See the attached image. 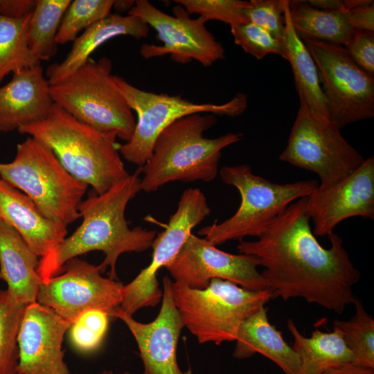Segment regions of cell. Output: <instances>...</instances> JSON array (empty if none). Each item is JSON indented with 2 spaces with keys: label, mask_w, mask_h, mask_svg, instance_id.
<instances>
[{
  "label": "cell",
  "mask_w": 374,
  "mask_h": 374,
  "mask_svg": "<svg viewBox=\"0 0 374 374\" xmlns=\"http://www.w3.org/2000/svg\"><path fill=\"white\" fill-rule=\"evenodd\" d=\"M307 197L292 202L256 240H240L238 252L257 259L271 299L300 297L336 313L353 303L360 271L342 238L332 233L328 249L314 235Z\"/></svg>",
  "instance_id": "6da1fadb"
},
{
  "label": "cell",
  "mask_w": 374,
  "mask_h": 374,
  "mask_svg": "<svg viewBox=\"0 0 374 374\" xmlns=\"http://www.w3.org/2000/svg\"><path fill=\"white\" fill-rule=\"evenodd\" d=\"M171 288L184 327L199 344L235 341L241 323L271 299L269 290L251 291L219 278L204 289L175 281Z\"/></svg>",
  "instance_id": "52a82bcc"
},
{
  "label": "cell",
  "mask_w": 374,
  "mask_h": 374,
  "mask_svg": "<svg viewBox=\"0 0 374 374\" xmlns=\"http://www.w3.org/2000/svg\"><path fill=\"white\" fill-rule=\"evenodd\" d=\"M307 2L312 7L321 10H338L342 8L340 0H309Z\"/></svg>",
  "instance_id": "ab89813d"
},
{
  "label": "cell",
  "mask_w": 374,
  "mask_h": 374,
  "mask_svg": "<svg viewBox=\"0 0 374 374\" xmlns=\"http://www.w3.org/2000/svg\"><path fill=\"white\" fill-rule=\"evenodd\" d=\"M18 132L50 148L75 179L102 194L127 177L114 134L101 132L54 104L39 122L20 126Z\"/></svg>",
  "instance_id": "277c9868"
},
{
  "label": "cell",
  "mask_w": 374,
  "mask_h": 374,
  "mask_svg": "<svg viewBox=\"0 0 374 374\" xmlns=\"http://www.w3.org/2000/svg\"><path fill=\"white\" fill-rule=\"evenodd\" d=\"M0 220L13 227L42 258L66 237V226L46 217L24 193L0 178Z\"/></svg>",
  "instance_id": "ffe728a7"
},
{
  "label": "cell",
  "mask_w": 374,
  "mask_h": 374,
  "mask_svg": "<svg viewBox=\"0 0 374 374\" xmlns=\"http://www.w3.org/2000/svg\"><path fill=\"white\" fill-rule=\"evenodd\" d=\"M294 344L293 349L301 358L296 374H323L328 370L353 362V355L345 344L340 332H324L318 329L310 337L303 336L292 319L287 321Z\"/></svg>",
  "instance_id": "d4e9b609"
},
{
  "label": "cell",
  "mask_w": 374,
  "mask_h": 374,
  "mask_svg": "<svg viewBox=\"0 0 374 374\" xmlns=\"http://www.w3.org/2000/svg\"><path fill=\"white\" fill-rule=\"evenodd\" d=\"M210 213L206 196L199 188H190L182 193L176 211L170 215L165 229L153 240L150 265L124 285L119 306L121 310L133 316L141 308L159 303L163 291L157 278L158 271L175 258L193 229Z\"/></svg>",
  "instance_id": "7c38bea8"
},
{
  "label": "cell",
  "mask_w": 374,
  "mask_h": 374,
  "mask_svg": "<svg viewBox=\"0 0 374 374\" xmlns=\"http://www.w3.org/2000/svg\"><path fill=\"white\" fill-rule=\"evenodd\" d=\"M32 13L21 18H10L0 14V82L19 69L41 64L32 54L28 44Z\"/></svg>",
  "instance_id": "83f0119b"
},
{
  "label": "cell",
  "mask_w": 374,
  "mask_h": 374,
  "mask_svg": "<svg viewBox=\"0 0 374 374\" xmlns=\"http://www.w3.org/2000/svg\"><path fill=\"white\" fill-rule=\"evenodd\" d=\"M317 68L330 118L340 128L374 116V78L358 66L343 46L302 39Z\"/></svg>",
  "instance_id": "8fae6325"
},
{
  "label": "cell",
  "mask_w": 374,
  "mask_h": 374,
  "mask_svg": "<svg viewBox=\"0 0 374 374\" xmlns=\"http://www.w3.org/2000/svg\"><path fill=\"white\" fill-rule=\"evenodd\" d=\"M285 0H251L244 15L249 22L264 28L282 43L285 28Z\"/></svg>",
  "instance_id": "e575fe53"
},
{
  "label": "cell",
  "mask_w": 374,
  "mask_h": 374,
  "mask_svg": "<svg viewBox=\"0 0 374 374\" xmlns=\"http://www.w3.org/2000/svg\"><path fill=\"white\" fill-rule=\"evenodd\" d=\"M235 341L233 355L236 359L260 353L273 361L285 374H296L300 368L299 354L287 344L282 332L269 323L265 306L241 323Z\"/></svg>",
  "instance_id": "603a6c76"
},
{
  "label": "cell",
  "mask_w": 374,
  "mask_h": 374,
  "mask_svg": "<svg viewBox=\"0 0 374 374\" xmlns=\"http://www.w3.org/2000/svg\"><path fill=\"white\" fill-rule=\"evenodd\" d=\"M140 172L139 170L105 193L81 202V224L39 260L37 271L43 282L60 274L69 260L92 251L104 253V260L98 265L101 272L109 267V278L118 280L116 262L121 254L142 252L152 247L156 231L141 226L130 229L125 216L128 203L141 190Z\"/></svg>",
  "instance_id": "7a4b0ae2"
},
{
  "label": "cell",
  "mask_w": 374,
  "mask_h": 374,
  "mask_svg": "<svg viewBox=\"0 0 374 374\" xmlns=\"http://www.w3.org/2000/svg\"><path fill=\"white\" fill-rule=\"evenodd\" d=\"M70 325L37 301L26 305L18 334V374H71L62 349Z\"/></svg>",
  "instance_id": "ac0fdd59"
},
{
  "label": "cell",
  "mask_w": 374,
  "mask_h": 374,
  "mask_svg": "<svg viewBox=\"0 0 374 374\" xmlns=\"http://www.w3.org/2000/svg\"><path fill=\"white\" fill-rule=\"evenodd\" d=\"M219 174L224 184L238 190L241 201L231 217L198 231L215 246L248 236L258 238L292 202L308 197L319 184L314 179L276 184L255 175L247 164L223 166Z\"/></svg>",
  "instance_id": "5b68a950"
},
{
  "label": "cell",
  "mask_w": 374,
  "mask_h": 374,
  "mask_svg": "<svg viewBox=\"0 0 374 374\" xmlns=\"http://www.w3.org/2000/svg\"><path fill=\"white\" fill-rule=\"evenodd\" d=\"M39 260L19 233L0 220V279L19 303L36 302L43 282L37 271Z\"/></svg>",
  "instance_id": "7402d4cb"
},
{
  "label": "cell",
  "mask_w": 374,
  "mask_h": 374,
  "mask_svg": "<svg viewBox=\"0 0 374 374\" xmlns=\"http://www.w3.org/2000/svg\"><path fill=\"white\" fill-rule=\"evenodd\" d=\"M114 82L137 115L131 139L118 147L121 156L139 167L151 157L155 141L160 133L177 120L196 113H208L235 117L247 107V96L238 93L223 104L196 103L178 96L155 93L140 89L116 75Z\"/></svg>",
  "instance_id": "9c48e42d"
},
{
  "label": "cell",
  "mask_w": 374,
  "mask_h": 374,
  "mask_svg": "<svg viewBox=\"0 0 374 374\" xmlns=\"http://www.w3.org/2000/svg\"><path fill=\"white\" fill-rule=\"evenodd\" d=\"M346 15L354 30L374 32V4L352 8Z\"/></svg>",
  "instance_id": "8d00e7d4"
},
{
  "label": "cell",
  "mask_w": 374,
  "mask_h": 374,
  "mask_svg": "<svg viewBox=\"0 0 374 374\" xmlns=\"http://www.w3.org/2000/svg\"><path fill=\"white\" fill-rule=\"evenodd\" d=\"M217 123L215 115L196 113L181 118L157 138L150 159L141 167V190L157 191L172 181H213L218 174L222 150L238 143L242 133L208 139L204 132Z\"/></svg>",
  "instance_id": "3957f363"
},
{
  "label": "cell",
  "mask_w": 374,
  "mask_h": 374,
  "mask_svg": "<svg viewBox=\"0 0 374 374\" xmlns=\"http://www.w3.org/2000/svg\"><path fill=\"white\" fill-rule=\"evenodd\" d=\"M323 374H374V369L348 363L330 368Z\"/></svg>",
  "instance_id": "f35d334b"
},
{
  "label": "cell",
  "mask_w": 374,
  "mask_h": 374,
  "mask_svg": "<svg viewBox=\"0 0 374 374\" xmlns=\"http://www.w3.org/2000/svg\"><path fill=\"white\" fill-rule=\"evenodd\" d=\"M373 1L372 0H344L342 1V8L348 11L352 8L357 7L372 5Z\"/></svg>",
  "instance_id": "60d3db41"
},
{
  "label": "cell",
  "mask_w": 374,
  "mask_h": 374,
  "mask_svg": "<svg viewBox=\"0 0 374 374\" xmlns=\"http://www.w3.org/2000/svg\"><path fill=\"white\" fill-rule=\"evenodd\" d=\"M112 64L106 57L89 59L69 76L51 85L54 104L77 120L128 142L136 120L127 100L116 87Z\"/></svg>",
  "instance_id": "ba28073f"
},
{
  "label": "cell",
  "mask_w": 374,
  "mask_h": 374,
  "mask_svg": "<svg viewBox=\"0 0 374 374\" xmlns=\"http://www.w3.org/2000/svg\"><path fill=\"white\" fill-rule=\"evenodd\" d=\"M0 87V132L46 118L54 105L41 64L19 69Z\"/></svg>",
  "instance_id": "d6986e66"
},
{
  "label": "cell",
  "mask_w": 374,
  "mask_h": 374,
  "mask_svg": "<svg viewBox=\"0 0 374 374\" xmlns=\"http://www.w3.org/2000/svg\"><path fill=\"white\" fill-rule=\"evenodd\" d=\"M100 374H131L130 372H127V371H125V372H122V373H114L112 371H104L103 373H101Z\"/></svg>",
  "instance_id": "7bdbcfd3"
},
{
  "label": "cell",
  "mask_w": 374,
  "mask_h": 374,
  "mask_svg": "<svg viewBox=\"0 0 374 374\" xmlns=\"http://www.w3.org/2000/svg\"><path fill=\"white\" fill-rule=\"evenodd\" d=\"M306 212L316 236H328L353 217L374 220V157L365 159L353 172L333 184L318 186L307 197Z\"/></svg>",
  "instance_id": "2e32d148"
},
{
  "label": "cell",
  "mask_w": 374,
  "mask_h": 374,
  "mask_svg": "<svg viewBox=\"0 0 374 374\" xmlns=\"http://www.w3.org/2000/svg\"><path fill=\"white\" fill-rule=\"evenodd\" d=\"M113 0H75L71 2L60 24L57 36V44L73 42L78 34L111 13Z\"/></svg>",
  "instance_id": "4dcf8cb0"
},
{
  "label": "cell",
  "mask_w": 374,
  "mask_h": 374,
  "mask_svg": "<svg viewBox=\"0 0 374 374\" xmlns=\"http://www.w3.org/2000/svg\"><path fill=\"white\" fill-rule=\"evenodd\" d=\"M0 178L26 195L49 220L64 226L80 217L78 207L88 186L73 177L53 152L28 136L14 160L0 163Z\"/></svg>",
  "instance_id": "8992f818"
},
{
  "label": "cell",
  "mask_w": 374,
  "mask_h": 374,
  "mask_svg": "<svg viewBox=\"0 0 374 374\" xmlns=\"http://www.w3.org/2000/svg\"><path fill=\"white\" fill-rule=\"evenodd\" d=\"M299 100L296 119L279 159L317 174L319 186H330L355 170L365 159L345 139L335 123Z\"/></svg>",
  "instance_id": "30bf717a"
},
{
  "label": "cell",
  "mask_w": 374,
  "mask_h": 374,
  "mask_svg": "<svg viewBox=\"0 0 374 374\" xmlns=\"http://www.w3.org/2000/svg\"><path fill=\"white\" fill-rule=\"evenodd\" d=\"M354 62L371 76L374 75V32L355 30L344 46Z\"/></svg>",
  "instance_id": "d590c367"
},
{
  "label": "cell",
  "mask_w": 374,
  "mask_h": 374,
  "mask_svg": "<svg viewBox=\"0 0 374 374\" xmlns=\"http://www.w3.org/2000/svg\"><path fill=\"white\" fill-rule=\"evenodd\" d=\"M26 307L0 289V374H18V334Z\"/></svg>",
  "instance_id": "f546056e"
},
{
  "label": "cell",
  "mask_w": 374,
  "mask_h": 374,
  "mask_svg": "<svg viewBox=\"0 0 374 374\" xmlns=\"http://www.w3.org/2000/svg\"><path fill=\"white\" fill-rule=\"evenodd\" d=\"M284 15L285 28L282 44L285 59L292 66L299 100L314 112L330 118L315 62L292 26L288 0H285Z\"/></svg>",
  "instance_id": "cb8c5ba5"
},
{
  "label": "cell",
  "mask_w": 374,
  "mask_h": 374,
  "mask_svg": "<svg viewBox=\"0 0 374 374\" xmlns=\"http://www.w3.org/2000/svg\"><path fill=\"white\" fill-rule=\"evenodd\" d=\"M161 305L157 317L141 323L119 307L112 313V319L121 320L133 335L143 364V374H192L183 371L177 358L178 341L184 326L172 295V281L163 278Z\"/></svg>",
  "instance_id": "e0dca14e"
},
{
  "label": "cell",
  "mask_w": 374,
  "mask_h": 374,
  "mask_svg": "<svg viewBox=\"0 0 374 374\" xmlns=\"http://www.w3.org/2000/svg\"><path fill=\"white\" fill-rule=\"evenodd\" d=\"M258 266L253 256L223 251L191 233L166 268L175 282L192 289H204L219 278L251 291L268 290Z\"/></svg>",
  "instance_id": "9a60e30c"
},
{
  "label": "cell",
  "mask_w": 374,
  "mask_h": 374,
  "mask_svg": "<svg viewBox=\"0 0 374 374\" xmlns=\"http://www.w3.org/2000/svg\"><path fill=\"white\" fill-rule=\"evenodd\" d=\"M292 26L301 39H310L344 46L354 30L349 24L346 11L321 10L307 1H289Z\"/></svg>",
  "instance_id": "484cf974"
},
{
  "label": "cell",
  "mask_w": 374,
  "mask_h": 374,
  "mask_svg": "<svg viewBox=\"0 0 374 374\" xmlns=\"http://www.w3.org/2000/svg\"><path fill=\"white\" fill-rule=\"evenodd\" d=\"M150 26L141 19L133 15L110 14L89 26L74 41L65 59L49 66L46 77L50 85L63 80L83 66L91 53L112 38L129 35L136 39L148 37Z\"/></svg>",
  "instance_id": "44dd1931"
},
{
  "label": "cell",
  "mask_w": 374,
  "mask_h": 374,
  "mask_svg": "<svg viewBox=\"0 0 374 374\" xmlns=\"http://www.w3.org/2000/svg\"><path fill=\"white\" fill-rule=\"evenodd\" d=\"M112 317L103 310L91 309L80 314L70 325V344L78 352L90 354L102 346Z\"/></svg>",
  "instance_id": "1f68e13d"
},
{
  "label": "cell",
  "mask_w": 374,
  "mask_h": 374,
  "mask_svg": "<svg viewBox=\"0 0 374 374\" xmlns=\"http://www.w3.org/2000/svg\"><path fill=\"white\" fill-rule=\"evenodd\" d=\"M101 274L98 265L73 258L60 274L42 282L36 301L71 324L91 309L105 310L112 317L121 303L124 285Z\"/></svg>",
  "instance_id": "5bb4252c"
},
{
  "label": "cell",
  "mask_w": 374,
  "mask_h": 374,
  "mask_svg": "<svg viewBox=\"0 0 374 374\" xmlns=\"http://www.w3.org/2000/svg\"><path fill=\"white\" fill-rule=\"evenodd\" d=\"M135 1H114L113 7L118 12H124L134 6ZM128 11V12H129Z\"/></svg>",
  "instance_id": "b9f144b4"
},
{
  "label": "cell",
  "mask_w": 374,
  "mask_h": 374,
  "mask_svg": "<svg viewBox=\"0 0 374 374\" xmlns=\"http://www.w3.org/2000/svg\"><path fill=\"white\" fill-rule=\"evenodd\" d=\"M174 16L163 12L147 0H137L128 15L139 17L153 28L163 45L143 44L141 55L145 59L170 55L177 62L192 60L204 66L224 58V49L206 27L201 17L190 18L181 6L173 8Z\"/></svg>",
  "instance_id": "4fadbf2b"
},
{
  "label": "cell",
  "mask_w": 374,
  "mask_h": 374,
  "mask_svg": "<svg viewBox=\"0 0 374 374\" xmlns=\"http://www.w3.org/2000/svg\"><path fill=\"white\" fill-rule=\"evenodd\" d=\"M355 313L349 320L335 319L333 328L338 330L353 355V362L374 369V319L355 296L353 303Z\"/></svg>",
  "instance_id": "f1b7e54d"
},
{
  "label": "cell",
  "mask_w": 374,
  "mask_h": 374,
  "mask_svg": "<svg viewBox=\"0 0 374 374\" xmlns=\"http://www.w3.org/2000/svg\"><path fill=\"white\" fill-rule=\"evenodd\" d=\"M71 1L37 0L30 21L28 44L39 61L49 60L57 51L56 36Z\"/></svg>",
  "instance_id": "4316f807"
},
{
  "label": "cell",
  "mask_w": 374,
  "mask_h": 374,
  "mask_svg": "<svg viewBox=\"0 0 374 374\" xmlns=\"http://www.w3.org/2000/svg\"><path fill=\"white\" fill-rule=\"evenodd\" d=\"M190 15L197 13L208 20H218L228 24L230 27L249 23L244 9L249 1L242 0H176Z\"/></svg>",
  "instance_id": "d6a6232c"
},
{
  "label": "cell",
  "mask_w": 374,
  "mask_h": 374,
  "mask_svg": "<svg viewBox=\"0 0 374 374\" xmlns=\"http://www.w3.org/2000/svg\"><path fill=\"white\" fill-rule=\"evenodd\" d=\"M234 42L247 53L258 60L269 53L279 55L285 59L283 44L264 28L252 23L231 28Z\"/></svg>",
  "instance_id": "836d02e7"
},
{
  "label": "cell",
  "mask_w": 374,
  "mask_h": 374,
  "mask_svg": "<svg viewBox=\"0 0 374 374\" xmlns=\"http://www.w3.org/2000/svg\"><path fill=\"white\" fill-rule=\"evenodd\" d=\"M37 0H0V14L10 18H21L32 13Z\"/></svg>",
  "instance_id": "74e56055"
}]
</instances>
